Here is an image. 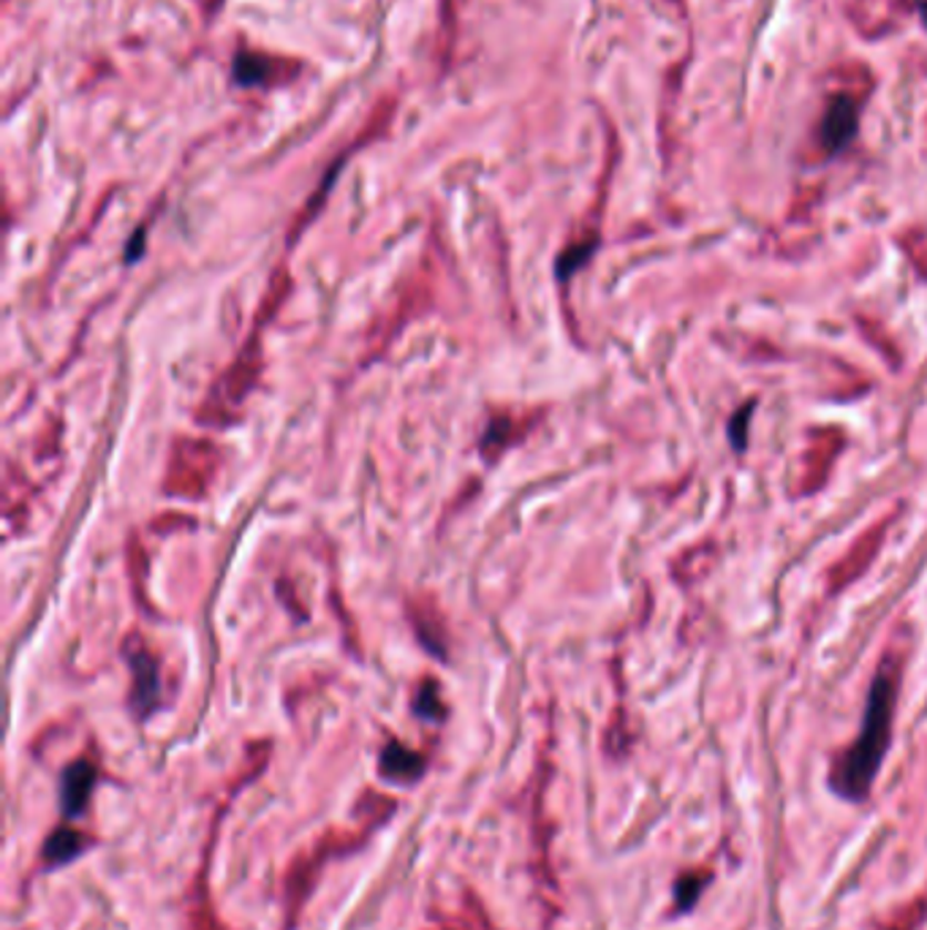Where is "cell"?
I'll use <instances>...</instances> for the list:
<instances>
[{
  "label": "cell",
  "mask_w": 927,
  "mask_h": 930,
  "mask_svg": "<svg viewBox=\"0 0 927 930\" xmlns=\"http://www.w3.org/2000/svg\"><path fill=\"white\" fill-rule=\"evenodd\" d=\"M893 520H895V514H889V518H884L882 523L870 525L868 531H865L863 536L852 544V550H848V553L843 555L833 569H829V578H827L829 593L843 591V587H848L854 580L863 578V574L868 572L873 558H876L878 550H882L884 539H887V528L893 525Z\"/></svg>",
  "instance_id": "7a4b0ae2"
},
{
  "label": "cell",
  "mask_w": 927,
  "mask_h": 930,
  "mask_svg": "<svg viewBox=\"0 0 927 930\" xmlns=\"http://www.w3.org/2000/svg\"><path fill=\"white\" fill-rule=\"evenodd\" d=\"M95 781H99V770L90 759H77L65 767L60 778V808L65 816H80L88 808Z\"/></svg>",
  "instance_id": "8992f818"
},
{
  "label": "cell",
  "mask_w": 927,
  "mask_h": 930,
  "mask_svg": "<svg viewBox=\"0 0 927 930\" xmlns=\"http://www.w3.org/2000/svg\"><path fill=\"white\" fill-rule=\"evenodd\" d=\"M414 711H417V716L421 718H441L444 707H441V699H438V686L425 683V686L419 688L417 702H414Z\"/></svg>",
  "instance_id": "8fae6325"
},
{
  "label": "cell",
  "mask_w": 927,
  "mask_h": 930,
  "mask_svg": "<svg viewBox=\"0 0 927 930\" xmlns=\"http://www.w3.org/2000/svg\"><path fill=\"white\" fill-rule=\"evenodd\" d=\"M859 125V110L848 95H838L829 101L827 112L822 120V145L829 153H838L857 136Z\"/></svg>",
  "instance_id": "52a82bcc"
},
{
  "label": "cell",
  "mask_w": 927,
  "mask_h": 930,
  "mask_svg": "<svg viewBox=\"0 0 927 930\" xmlns=\"http://www.w3.org/2000/svg\"><path fill=\"white\" fill-rule=\"evenodd\" d=\"M378 770L389 781L411 784L425 773V759L417 752L403 746V743H389L381 752V759H378Z\"/></svg>",
  "instance_id": "9c48e42d"
},
{
  "label": "cell",
  "mask_w": 927,
  "mask_h": 930,
  "mask_svg": "<svg viewBox=\"0 0 927 930\" xmlns=\"http://www.w3.org/2000/svg\"><path fill=\"white\" fill-rule=\"evenodd\" d=\"M84 849H88V836H84V832L74 830V827H58V830L47 838L44 851H41V855H44L47 866L58 868V866H65V862L77 860Z\"/></svg>",
  "instance_id": "30bf717a"
},
{
  "label": "cell",
  "mask_w": 927,
  "mask_h": 930,
  "mask_svg": "<svg viewBox=\"0 0 927 930\" xmlns=\"http://www.w3.org/2000/svg\"><path fill=\"white\" fill-rule=\"evenodd\" d=\"M286 60L262 55V52H240L234 58V80L240 85H269V82H286L297 74H286Z\"/></svg>",
  "instance_id": "ba28073f"
},
{
  "label": "cell",
  "mask_w": 927,
  "mask_h": 930,
  "mask_svg": "<svg viewBox=\"0 0 927 930\" xmlns=\"http://www.w3.org/2000/svg\"><path fill=\"white\" fill-rule=\"evenodd\" d=\"M751 411H754V403H748V406L743 408V411L737 413V417H734L732 441H734V447H737V449H745V417H748Z\"/></svg>",
  "instance_id": "7c38bea8"
},
{
  "label": "cell",
  "mask_w": 927,
  "mask_h": 930,
  "mask_svg": "<svg viewBox=\"0 0 927 930\" xmlns=\"http://www.w3.org/2000/svg\"><path fill=\"white\" fill-rule=\"evenodd\" d=\"M843 449V433L835 428H818L811 433V447L803 458V477H799V493L797 495H811L816 490H822V484L827 482L829 468H833L835 458Z\"/></svg>",
  "instance_id": "277c9868"
},
{
  "label": "cell",
  "mask_w": 927,
  "mask_h": 930,
  "mask_svg": "<svg viewBox=\"0 0 927 930\" xmlns=\"http://www.w3.org/2000/svg\"><path fill=\"white\" fill-rule=\"evenodd\" d=\"M919 14H923V20H925V25H927V0L923 6H919Z\"/></svg>",
  "instance_id": "4fadbf2b"
},
{
  "label": "cell",
  "mask_w": 927,
  "mask_h": 930,
  "mask_svg": "<svg viewBox=\"0 0 927 930\" xmlns=\"http://www.w3.org/2000/svg\"><path fill=\"white\" fill-rule=\"evenodd\" d=\"M359 844V838L348 836V832L333 830L322 844H318V857H303L299 862H294L292 871H288L286 881V901H288V914H297V909L303 906L305 898H308L313 881L318 876V866L324 862V855H333V851H346L354 849Z\"/></svg>",
  "instance_id": "3957f363"
},
{
  "label": "cell",
  "mask_w": 927,
  "mask_h": 930,
  "mask_svg": "<svg viewBox=\"0 0 927 930\" xmlns=\"http://www.w3.org/2000/svg\"><path fill=\"white\" fill-rule=\"evenodd\" d=\"M125 651H129V664H131V670H134V692H131V705H134L136 716L144 718L147 713H153L155 707H159V699H161L159 667H155V658L144 651L136 637L125 645Z\"/></svg>",
  "instance_id": "5b68a950"
},
{
  "label": "cell",
  "mask_w": 927,
  "mask_h": 930,
  "mask_svg": "<svg viewBox=\"0 0 927 930\" xmlns=\"http://www.w3.org/2000/svg\"><path fill=\"white\" fill-rule=\"evenodd\" d=\"M900 675L903 656L895 647H889L882 656V662H878L876 675H873L863 729H859L857 740L841 754V759H835L833 767V786L846 800H865V795H868L873 786V778H876L878 767H882L884 754L889 748V737H893V716L895 705H898Z\"/></svg>",
  "instance_id": "6da1fadb"
}]
</instances>
